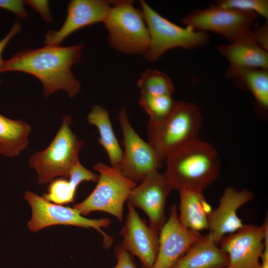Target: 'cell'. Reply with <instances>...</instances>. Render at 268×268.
I'll list each match as a JSON object with an SVG mask.
<instances>
[{"label": "cell", "instance_id": "cell-13", "mask_svg": "<svg viewBox=\"0 0 268 268\" xmlns=\"http://www.w3.org/2000/svg\"><path fill=\"white\" fill-rule=\"evenodd\" d=\"M202 236L200 232L188 229L181 224L176 206L172 205L169 218L159 232L158 252L152 268H172Z\"/></svg>", "mask_w": 268, "mask_h": 268}, {"label": "cell", "instance_id": "cell-3", "mask_svg": "<svg viewBox=\"0 0 268 268\" xmlns=\"http://www.w3.org/2000/svg\"><path fill=\"white\" fill-rule=\"evenodd\" d=\"M201 123V113L197 105L176 101L173 111L165 120L157 124L148 122V142L164 161L180 146L199 138Z\"/></svg>", "mask_w": 268, "mask_h": 268}, {"label": "cell", "instance_id": "cell-21", "mask_svg": "<svg viewBox=\"0 0 268 268\" xmlns=\"http://www.w3.org/2000/svg\"><path fill=\"white\" fill-rule=\"evenodd\" d=\"M98 175L85 168L78 162L72 169L69 179H57L51 182L43 198L53 203L63 204L73 202L78 186L83 181L97 182Z\"/></svg>", "mask_w": 268, "mask_h": 268}, {"label": "cell", "instance_id": "cell-9", "mask_svg": "<svg viewBox=\"0 0 268 268\" xmlns=\"http://www.w3.org/2000/svg\"><path fill=\"white\" fill-rule=\"evenodd\" d=\"M258 15L253 12L219 7L194 10L182 20L186 26L195 30L211 31L223 36L231 43L249 34Z\"/></svg>", "mask_w": 268, "mask_h": 268}, {"label": "cell", "instance_id": "cell-4", "mask_svg": "<svg viewBox=\"0 0 268 268\" xmlns=\"http://www.w3.org/2000/svg\"><path fill=\"white\" fill-rule=\"evenodd\" d=\"M71 124V118L64 116L61 127L49 145L29 157V165L36 171L40 185L51 182L58 177L68 178L79 162L78 155L83 141L78 139L72 132Z\"/></svg>", "mask_w": 268, "mask_h": 268}, {"label": "cell", "instance_id": "cell-19", "mask_svg": "<svg viewBox=\"0 0 268 268\" xmlns=\"http://www.w3.org/2000/svg\"><path fill=\"white\" fill-rule=\"evenodd\" d=\"M179 193L178 219L181 224L197 232L208 229V217L212 209L203 192L183 190Z\"/></svg>", "mask_w": 268, "mask_h": 268}, {"label": "cell", "instance_id": "cell-24", "mask_svg": "<svg viewBox=\"0 0 268 268\" xmlns=\"http://www.w3.org/2000/svg\"><path fill=\"white\" fill-rule=\"evenodd\" d=\"M138 103L149 116V122L157 124L171 114L175 105L172 95H155L141 93Z\"/></svg>", "mask_w": 268, "mask_h": 268}, {"label": "cell", "instance_id": "cell-14", "mask_svg": "<svg viewBox=\"0 0 268 268\" xmlns=\"http://www.w3.org/2000/svg\"><path fill=\"white\" fill-rule=\"evenodd\" d=\"M128 208L126 221L120 233L123 237L121 244L139 259L142 268H152L158 252L159 232L148 226L129 202Z\"/></svg>", "mask_w": 268, "mask_h": 268}, {"label": "cell", "instance_id": "cell-1", "mask_svg": "<svg viewBox=\"0 0 268 268\" xmlns=\"http://www.w3.org/2000/svg\"><path fill=\"white\" fill-rule=\"evenodd\" d=\"M82 48V45H46L24 50L4 61L0 72L17 71L32 74L41 82L45 97L63 90L73 98L79 93L80 85L71 68L80 60Z\"/></svg>", "mask_w": 268, "mask_h": 268}, {"label": "cell", "instance_id": "cell-32", "mask_svg": "<svg viewBox=\"0 0 268 268\" xmlns=\"http://www.w3.org/2000/svg\"><path fill=\"white\" fill-rule=\"evenodd\" d=\"M261 258L262 263H261L259 268H268V248H265Z\"/></svg>", "mask_w": 268, "mask_h": 268}, {"label": "cell", "instance_id": "cell-15", "mask_svg": "<svg viewBox=\"0 0 268 268\" xmlns=\"http://www.w3.org/2000/svg\"><path fill=\"white\" fill-rule=\"evenodd\" d=\"M111 5L104 0H72L67 6L66 19L58 30H49L46 45H59L73 32L87 26L104 23Z\"/></svg>", "mask_w": 268, "mask_h": 268}, {"label": "cell", "instance_id": "cell-22", "mask_svg": "<svg viewBox=\"0 0 268 268\" xmlns=\"http://www.w3.org/2000/svg\"><path fill=\"white\" fill-rule=\"evenodd\" d=\"M31 126L21 120H12L0 114V154L14 157L29 144Z\"/></svg>", "mask_w": 268, "mask_h": 268}, {"label": "cell", "instance_id": "cell-18", "mask_svg": "<svg viewBox=\"0 0 268 268\" xmlns=\"http://www.w3.org/2000/svg\"><path fill=\"white\" fill-rule=\"evenodd\" d=\"M228 262L227 254L208 233L195 242L172 268H224Z\"/></svg>", "mask_w": 268, "mask_h": 268}, {"label": "cell", "instance_id": "cell-25", "mask_svg": "<svg viewBox=\"0 0 268 268\" xmlns=\"http://www.w3.org/2000/svg\"><path fill=\"white\" fill-rule=\"evenodd\" d=\"M141 93L155 95H172L174 87L170 78L164 72L148 69L137 82Z\"/></svg>", "mask_w": 268, "mask_h": 268}, {"label": "cell", "instance_id": "cell-6", "mask_svg": "<svg viewBox=\"0 0 268 268\" xmlns=\"http://www.w3.org/2000/svg\"><path fill=\"white\" fill-rule=\"evenodd\" d=\"M140 4L149 34V46L144 56L148 61H157L173 48L193 49L209 41L206 32L181 27L161 16L145 1L140 0Z\"/></svg>", "mask_w": 268, "mask_h": 268}, {"label": "cell", "instance_id": "cell-8", "mask_svg": "<svg viewBox=\"0 0 268 268\" xmlns=\"http://www.w3.org/2000/svg\"><path fill=\"white\" fill-rule=\"evenodd\" d=\"M24 198L29 203L32 210L31 218L27 224L30 231L37 232L48 226L60 224L93 228L103 235V244L106 248L112 244L113 239L101 229L110 225L111 220L108 218H85L73 207L53 203L31 191H26Z\"/></svg>", "mask_w": 268, "mask_h": 268}, {"label": "cell", "instance_id": "cell-12", "mask_svg": "<svg viewBox=\"0 0 268 268\" xmlns=\"http://www.w3.org/2000/svg\"><path fill=\"white\" fill-rule=\"evenodd\" d=\"M132 191L128 202L147 214L149 226L159 232L165 222V208L172 190L164 174L158 171L148 174Z\"/></svg>", "mask_w": 268, "mask_h": 268}, {"label": "cell", "instance_id": "cell-30", "mask_svg": "<svg viewBox=\"0 0 268 268\" xmlns=\"http://www.w3.org/2000/svg\"><path fill=\"white\" fill-rule=\"evenodd\" d=\"M252 34L257 44L265 51H268V22L251 30Z\"/></svg>", "mask_w": 268, "mask_h": 268}, {"label": "cell", "instance_id": "cell-28", "mask_svg": "<svg viewBox=\"0 0 268 268\" xmlns=\"http://www.w3.org/2000/svg\"><path fill=\"white\" fill-rule=\"evenodd\" d=\"M24 4V1L20 0H0V8L10 11L20 18H24L27 16Z\"/></svg>", "mask_w": 268, "mask_h": 268}, {"label": "cell", "instance_id": "cell-23", "mask_svg": "<svg viewBox=\"0 0 268 268\" xmlns=\"http://www.w3.org/2000/svg\"><path fill=\"white\" fill-rule=\"evenodd\" d=\"M87 120L90 124L97 127L100 135L98 142L106 150L111 166L119 170L123 151L113 131L108 112L100 105H94L88 114Z\"/></svg>", "mask_w": 268, "mask_h": 268}, {"label": "cell", "instance_id": "cell-16", "mask_svg": "<svg viewBox=\"0 0 268 268\" xmlns=\"http://www.w3.org/2000/svg\"><path fill=\"white\" fill-rule=\"evenodd\" d=\"M253 197V193L246 189L239 191L228 187L224 190L218 207L212 210L208 217L209 233L216 244L226 234L235 233L244 226L237 210Z\"/></svg>", "mask_w": 268, "mask_h": 268}, {"label": "cell", "instance_id": "cell-29", "mask_svg": "<svg viewBox=\"0 0 268 268\" xmlns=\"http://www.w3.org/2000/svg\"><path fill=\"white\" fill-rule=\"evenodd\" d=\"M24 3L37 11L45 21L50 22L52 21V17L48 0H25Z\"/></svg>", "mask_w": 268, "mask_h": 268}, {"label": "cell", "instance_id": "cell-2", "mask_svg": "<svg viewBox=\"0 0 268 268\" xmlns=\"http://www.w3.org/2000/svg\"><path fill=\"white\" fill-rule=\"evenodd\" d=\"M165 161L164 175L172 190L203 192L219 174L218 152L211 144L199 138L180 146Z\"/></svg>", "mask_w": 268, "mask_h": 268}, {"label": "cell", "instance_id": "cell-26", "mask_svg": "<svg viewBox=\"0 0 268 268\" xmlns=\"http://www.w3.org/2000/svg\"><path fill=\"white\" fill-rule=\"evenodd\" d=\"M213 4L219 7L256 13L268 18V0H221Z\"/></svg>", "mask_w": 268, "mask_h": 268}, {"label": "cell", "instance_id": "cell-11", "mask_svg": "<svg viewBox=\"0 0 268 268\" xmlns=\"http://www.w3.org/2000/svg\"><path fill=\"white\" fill-rule=\"evenodd\" d=\"M268 217L261 226L244 225L238 231L224 236L220 248L228 255L224 268H259L260 259L268 247Z\"/></svg>", "mask_w": 268, "mask_h": 268}, {"label": "cell", "instance_id": "cell-5", "mask_svg": "<svg viewBox=\"0 0 268 268\" xmlns=\"http://www.w3.org/2000/svg\"><path fill=\"white\" fill-rule=\"evenodd\" d=\"M110 2L112 5L104 23L109 43L123 53L144 56L150 37L141 9L130 1Z\"/></svg>", "mask_w": 268, "mask_h": 268}, {"label": "cell", "instance_id": "cell-7", "mask_svg": "<svg viewBox=\"0 0 268 268\" xmlns=\"http://www.w3.org/2000/svg\"><path fill=\"white\" fill-rule=\"evenodd\" d=\"M94 168L99 173L95 188L73 208L82 215L101 211L123 220L124 203L136 183L124 176L118 169L103 163H96Z\"/></svg>", "mask_w": 268, "mask_h": 268}, {"label": "cell", "instance_id": "cell-27", "mask_svg": "<svg viewBox=\"0 0 268 268\" xmlns=\"http://www.w3.org/2000/svg\"><path fill=\"white\" fill-rule=\"evenodd\" d=\"M115 255L117 262L114 268H136L132 255L121 244L115 247Z\"/></svg>", "mask_w": 268, "mask_h": 268}, {"label": "cell", "instance_id": "cell-17", "mask_svg": "<svg viewBox=\"0 0 268 268\" xmlns=\"http://www.w3.org/2000/svg\"><path fill=\"white\" fill-rule=\"evenodd\" d=\"M217 50L230 67L268 69V53L257 44L251 31L230 44L218 45Z\"/></svg>", "mask_w": 268, "mask_h": 268}, {"label": "cell", "instance_id": "cell-10", "mask_svg": "<svg viewBox=\"0 0 268 268\" xmlns=\"http://www.w3.org/2000/svg\"><path fill=\"white\" fill-rule=\"evenodd\" d=\"M118 117L124 147L119 170L124 176L135 183L141 181L149 173L158 171L162 161L148 142L143 140L133 129L124 107L120 109Z\"/></svg>", "mask_w": 268, "mask_h": 268}, {"label": "cell", "instance_id": "cell-20", "mask_svg": "<svg viewBox=\"0 0 268 268\" xmlns=\"http://www.w3.org/2000/svg\"><path fill=\"white\" fill-rule=\"evenodd\" d=\"M226 76L238 87L251 92L258 107L268 109V69L230 67Z\"/></svg>", "mask_w": 268, "mask_h": 268}, {"label": "cell", "instance_id": "cell-31", "mask_svg": "<svg viewBox=\"0 0 268 268\" xmlns=\"http://www.w3.org/2000/svg\"><path fill=\"white\" fill-rule=\"evenodd\" d=\"M20 29L21 25L20 22L19 21H16L6 36L0 41V69L4 62L2 59V54L4 48L12 38L20 32Z\"/></svg>", "mask_w": 268, "mask_h": 268}]
</instances>
